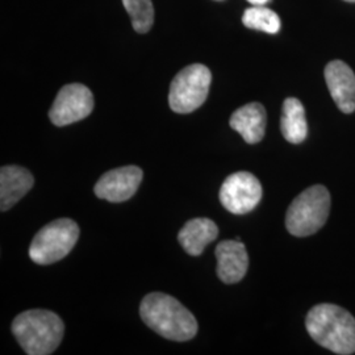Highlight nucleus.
Masks as SVG:
<instances>
[{
	"label": "nucleus",
	"mask_w": 355,
	"mask_h": 355,
	"mask_svg": "<svg viewBox=\"0 0 355 355\" xmlns=\"http://www.w3.org/2000/svg\"><path fill=\"white\" fill-rule=\"evenodd\" d=\"M79 239V227L71 218H58L38 230L29 246L31 259L41 265H51L64 259Z\"/></svg>",
	"instance_id": "5"
},
{
	"label": "nucleus",
	"mask_w": 355,
	"mask_h": 355,
	"mask_svg": "<svg viewBox=\"0 0 355 355\" xmlns=\"http://www.w3.org/2000/svg\"><path fill=\"white\" fill-rule=\"evenodd\" d=\"M280 130L286 140L291 144H302L308 136L304 105L296 98H287L283 103Z\"/></svg>",
	"instance_id": "15"
},
{
	"label": "nucleus",
	"mask_w": 355,
	"mask_h": 355,
	"mask_svg": "<svg viewBox=\"0 0 355 355\" xmlns=\"http://www.w3.org/2000/svg\"><path fill=\"white\" fill-rule=\"evenodd\" d=\"M142 321L166 340L184 343L198 333V321L175 297L162 292L146 295L140 305Z\"/></svg>",
	"instance_id": "1"
},
{
	"label": "nucleus",
	"mask_w": 355,
	"mask_h": 355,
	"mask_svg": "<svg viewBox=\"0 0 355 355\" xmlns=\"http://www.w3.org/2000/svg\"><path fill=\"white\" fill-rule=\"evenodd\" d=\"M217 275L225 284H234L243 279L249 268L246 248L239 240L221 241L216 246Z\"/></svg>",
	"instance_id": "10"
},
{
	"label": "nucleus",
	"mask_w": 355,
	"mask_h": 355,
	"mask_svg": "<svg viewBox=\"0 0 355 355\" xmlns=\"http://www.w3.org/2000/svg\"><path fill=\"white\" fill-rule=\"evenodd\" d=\"M223 207L234 215L252 212L262 199V186L255 175L239 171L229 175L218 192Z\"/></svg>",
	"instance_id": "7"
},
{
	"label": "nucleus",
	"mask_w": 355,
	"mask_h": 355,
	"mask_svg": "<svg viewBox=\"0 0 355 355\" xmlns=\"http://www.w3.org/2000/svg\"><path fill=\"white\" fill-rule=\"evenodd\" d=\"M94 110L92 92L85 85H66L51 105L49 117L57 127H66L86 119Z\"/></svg>",
	"instance_id": "8"
},
{
	"label": "nucleus",
	"mask_w": 355,
	"mask_h": 355,
	"mask_svg": "<svg viewBox=\"0 0 355 355\" xmlns=\"http://www.w3.org/2000/svg\"><path fill=\"white\" fill-rule=\"evenodd\" d=\"M325 80L337 107L343 114H353L355 111L354 71L343 61H331L325 67Z\"/></svg>",
	"instance_id": "11"
},
{
	"label": "nucleus",
	"mask_w": 355,
	"mask_h": 355,
	"mask_svg": "<svg viewBox=\"0 0 355 355\" xmlns=\"http://www.w3.org/2000/svg\"><path fill=\"white\" fill-rule=\"evenodd\" d=\"M123 4L132 19V26L137 33H148L154 23L152 0H123Z\"/></svg>",
	"instance_id": "17"
},
{
	"label": "nucleus",
	"mask_w": 355,
	"mask_h": 355,
	"mask_svg": "<svg viewBox=\"0 0 355 355\" xmlns=\"http://www.w3.org/2000/svg\"><path fill=\"white\" fill-rule=\"evenodd\" d=\"M242 23L246 28L262 31L270 35L278 33L282 26L279 16L265 6H253L252 8H248L242 16Z\"/></svg>",
	"instance_id": "16"
},
{
	"label": "nucleus",
	"mask_w": 355,
	"mask_h": 355,
	"mask_svg": "<svg viewBox=\"0 0 355 355\" xmlns=\"http://www.w3.org/2000/svg\"><path fill=\"white\" fill-rule=\"evenodd\" d=\"M218 236V228L211 218L198 217L184 224L178 233V241L184 252L192 257L202 255L204 249L215 241Z\"/></svg>",
	"instance_id": "14"
},
{
	"label": "nucleus",
	"mask_w": 355,
	"mask_h": 355,
	"mask_svg": "<svg viewBox=\"0 0 355 355\" xmlns=\"http://www.w3.org/2000/svg\"><path fill=\"white\" fill-rule=\"evenodd\" d=\"M346 1H352V3H355V0H346Z\"/></svg>",
	"instance_id": "19"
},
{
	"label": "nucleus",
	"mask_w": 355,
	"mask_h": 355,
	"mask_svg": "<svg viewBox=\"0 0 355 355\" xmlns=\"http://www.w3.org/2000/svg\"><path fill=\"white\" fill-rule=\"evenodd\" d=\"M252 6H265L270 0H248Z\"/></svg>",
	"instance_id": "18"
},
{
	"label": "nucleus",
	"mask_w": 355,
	"mask_h": 355,
	"mask_svg": "<svg viewBox=\"0 0 355 355\" xmlns=\"http://www.w3.org/2000/svg\"><path fill=\"white\" fill-rule=\"evenodd\" d=\"M212 82L211 70L202 64L184 67L173 79L168 94L170 108L177 114H191L207 101Z\"/></svg>",
	"instance_id": "6"
},
{
	"label": "nucleus",
	"mask_w": 355,
	"mask_h": 355,
	"mask_svg": "<svg viewBox=\"0 0 355 355\" xmlns=\"http://www.w3.org/2000/svg\"><path fill=\"white\" fill-rule=\"evenodd\" d=\"M144 173L137 166H124L107 171L96 182L95 195L111 203H123L129 200L140 187Z\"/></svg>",
	"instance_id": "9"
},
{
	"label": "nucleus",
	"mask_w": 355,
	"mask_h": 355,
	"mask_svg": "<svg viewBox=\"0 0 355 355\" xmlns=\"http://www.w3.org/2000/svg\"><path fill=\"white\" fill-rule=\"evenodd\" d=\"M35 178L21 166H3L0 170V209L6 212L31 191Z\"/></svg>",
	"instance_id": "12"
},
{
	"label": "nucleus",
	"mask_w": 355,
	"mask_h": 355,
	"mask_svg": "<svg viewBox=\"0 0 355 355\" xmlns=\"http://www.w3.org/2000/svg\"><path fill=\"white\" fill-rule=\"evenodd\" d=\"M267 114L261 103H249L234 111L229 125L239 132L245 142L253 145L263 140L266 132Z\"/></svg>",
	"instance_id": "13"
},
{
	"label": "nucleus",
	"mask_w": 355,
	"mask_h": 355,
	"mask_svg": "<svg viewBox=\"0 0 355 355\" xmlns=\"http://www.w3.org/2000/svg\"><path fill=\"white\" fill-rule=\"evenodd\" d=\"M330 193L324 186H312L303 191L288 207L286 228L295 237L318 233L329 217Z\"/></svg>",
	"instance_id": "4"
},
{
	"label": "nucleus",
	"mask_w": 355,
	"mask_h": 355,
	"mask_svg": "<svg viewBox=\"0 0 355 355\" xmlns=\"http://www.w3.org/2000/svg\"><path fill=\"white\" fill-rule=\"evenodd\" d=\"M12 333L26 354L49 355L62 343L64 324L51 311L31 309L15 318Z\"/></svg>",
	"instance_id": "3"
},
{
	"label": "nucleus",
	"mask_w": 355,
	"mask_h": 355,
	"mask_svg": "<svg viewBox=\"0 0 355 355\" xmlns=\"http://www.w3.org/2000/svg\"><path fill=\"white\" fill-rule=\"evenodd\" d=\"M305 327L315 343L336 354L355 353V318L338 305L318 304L305 318Z\"/></svg>",
	"instance_id": "2"
}]
</instances>
